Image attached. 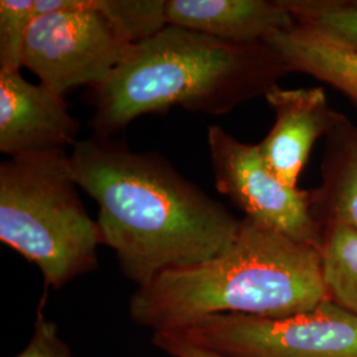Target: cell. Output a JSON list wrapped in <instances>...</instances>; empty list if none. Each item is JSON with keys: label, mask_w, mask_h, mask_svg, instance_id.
I'll list each match as a JSON object with an SVG mask.
<instances>
[{"label": "cell", "mask_w": 357, "mask_h": 357, "mask_svg": "<svg viewBox=\"0 0 357 357\" xmlns=\"http://www.w3.org/2000/svg\"><path fill=\"white\" fill-rule=\"evenodd\" d=\"M70 162L78 187L98 204L102 245L138 287L220 255L241 228L243 220L159 153L93 134L73 147Z\"/></svg>", "instance_id": "obj_1"}, {"label": "cell", "mask_w": 357, "mask_h": 357, "mask_svg": "<svg viewBox=\"0 0 357 357\" xmlns=\"http://www.w3.org/2000/svg\"><path fill=\"white\" fill-rule=\"evenodd\" d=\"M326 299L320 246L243 218L220 255L167 270L138 287L128 314L139 327L171 332L215 314L291 317Z\"/></svg>", "instance_id": "obj_2"}, {"label": "cell", "mask_w": 357, "mask_h": 357, "mask_svg": "<svg viewBox=\"0 0 357 357\" xmlns=\"http://www.w3.org/2000/svg\"><path fill=\"white\" fill-rule=\"evenodd\" d=\"M291 73L266 43L236 44L167 24L135 44L101 85L91 88L94 134L113 137L144 114L172 106L221 115L265 96Z\"/></svg>", "instance_id": "obj_3"}, {"label": "cell", "mask_w": 357, "mask_h": 357, "mask_svg": "<svg viewBox=\"0 0 357 357\" xmlns=\"http://www.w3.org/2000/svg\"><path fill=\"white\" fill-rule=\"evenodd\" d=\"M66 150L13 156L0 165V241L61 289L98 268L102 236L77 192Z\"/></svg>", "instance_id": "obj_4"}, {"label": "cell", "mask_w": 357, "mask_h": 357, "mask_svg": "<svg viewBox=\"0 0 357 357\" xmlns=\"http://www.w3.org/2000/svg\"><path fill=\"white\" fill-rule=\"evenodd\" d=\"M134 45L103 0H36L23 66L64 96L78 86L101 85Z\"/></svg>", "instance_id": "obj_5"}, {"label": "cell", "mask_w": 357, "mask_h": 357, "mask_svg": "<svg viewBox=\"0 0 357 357\" xmlns=\"http://www.w3.org/2000/svg\"><path fill=\"white\" fill-rule=\"evenodd\" d=\"M222 357H357V318L330 301L284 318L215 314L162 332Z\"/></svg>", "instance_id": "obj_6"}, {"label": "cell", "mask_w": 357, "mask_h": 357, "mask_svg": "<svg viewBox=\"0 0 357 357\" xmlns=\"http://www.w3.org/2000/svg\"><path fill=\"white\" fill-rule=\"evenodd\" d=\"M216 190L245 218L296 241L321 243V225L312 212L311 192L284 184L268 168L258 144L238 141L217 125L208 128Z\"/></svg>", "instance_id": "obj_7"}, {"label": "cell", "mask_w": 357, "mask_h": 357, "mask_svg": "<svg viewBox=\"0 0 357 357\" xmlns=\"http://www.w3.org/2000/svg\"><path fill=\"white\" fill-rule=\"evenodd\" d=\"M79 123L64 96L31 84L20 72H0V151L10 158L76 146Z\"/></svg>", "instance_id": "obj_8"}, {"label": "cell", "mask_w": 357, "mask_h": 357, "mask_svg": "<svg viewBox=\"0 0 357 357\" xmlns=\"http://www.w3.org/2000/svg\"><path fill=\"white\" fill-rule=\"evenodd\" d=\"M265 98L275 121L258 143L259 151L284 184L298 187L315 143L330 134L340 113L332 109L323 88L283 89L275 85Z\"/></svg>", "instance_id": "obj_9"}, {"label": "cell", "mask_w": 357, "mask_h": 357, "mask_svg": "<svg viewBox=\"0 0 357 357\" xmlns=\"http://www.w3.org/2000/svg\"><path fill=\"white\" fill-rule=\"evenodd\" d=\"M167 24L236 44L265 43L295 24L282 0H167Z\"/></svg>", "instance_id": "obj_10"}, {"label": "cell", "mask_w": 357, "mask_h": 357, "mask_svg": "<svg viewBox=\"0 0 357 357\" xmlns=\"http://www.w3.org/2000/svg\"><path fill=\"white\" fill-rule=\"evenodd\" d=\"M290 72L315 77L342 91L357 106V50L317 26L295 20L265 41Z\"/></svg>", "instance_id": "obj_11"}, {"label": "cell", "mask_w": 357, "mask_h": 357, "mask_svg": "<svg viewBox=\"0 0 357 357\" xmlns=\"http://www.w3.org/2000/svg\"><path fill=\"white\" fill-rule=\"evenodd\" d=\"M311 203L320 225L337 221L357 229V125L345 115L326 137L321 183Z\"/></svg>", "instance_id": "obj_12"}, {"label": "cell", "mask_w": 357, "mask_h": 357, "mask_svg": "<svg viewBox=\"0 0 357 357\" xmlns=\"http://www.w3.org/2000/svg\"><path fill=\"white\" fill-rule=\"evenodd\" d=\"M321 275L327 301L357 318V229L337 221L321 225Z\"/></svg>", "instance_id": "obj_13"}, {"label": "cell", "mask_w": 357, "mask_h": 357, "mask_svg": "<svg viewBox=\"0 0 357 357\" xmlns=\"http://www.w3.org/2000/svg\"><path fill=\"white\" fill-rule=\"evenodd\" d=\"M295 20L357 50V0H282Z\"/></svg>", "instance_id": "obj_14"}, {"label": "cell", "mask_w": 357, "mask_h": 357, "mask_svg": "<svg viewBox=\"0 0 357 357\" xmlns=\"http://www.w3.org/2000/svg\"><path fill=\"white\" fill-rule=\"evenodd\" d=\"M36 17V0L0 1V72H20L26 35Z\"/></svg>", "instance_id": "obj_15"}, {"label": "cell", "mask_w": 357, "mask_h": 357, "mask_svg": "<svg viewBox=\"0 0 357 357\" xmlns=\"http://www.w3.org/2000/svg\"><path fill=\"white\" fill-rule=\"evenodd\" d=\"M47 291L41 296L36 310L33 335L26 348L15 357H72L69 345L61 339L57 326L44 314Z\"/></svg>", "instance_id": "obj_16"}, {"label": "cell", "mask_w": 357, "mask_h": 357, "mask_svg": "<svg viewBox=\"0 0 357 357\" xmlns=\"http://www.w3.org/2000/svg\"><path fill=\"white\" fill-rule=\"evenodd\" d=\"M153 344L172 357H222L184 343L162 332H153Z\"/></svg>", "instance_id": "obj_17"}]
</instances>
